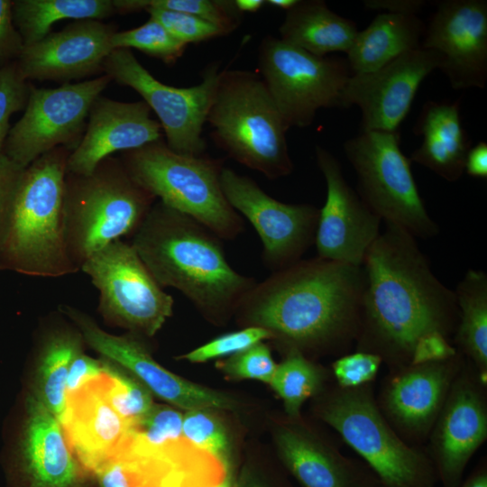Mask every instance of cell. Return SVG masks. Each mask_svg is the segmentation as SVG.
<instances>
[{"label":"cell","mask_w":487,"mask_h":487,"mask_svg":"<svg viewBox=\"0 0 487 487\" xmlns=\"http://www.w3.org/2000/svg\"><path fill=\"white\" fill-rule=\"evenodd\" d=\"M362 266L365 284L356 351L378 355L391 371L409 365L425 336L454 335L455 291L435 275L415 237L386 224Z\"/></svg>","instance_id":"obj_1"},{"label":"cell","mask_w":487,"mask_h":487,"mask_svg":"<svg viewBox=\"0 0 487 487\" xmlns=\"http://www.w3.org/2000/svg\"><path fill=\"white\" fill-rule=\"evenodd\" d=\"M364 284L363 266L300 259L255 283L238 308L248 326L265 328L288 350L344 354L358 335Z\"/></svg>","instance_id":"obj_2"},{"label":"cell","mask_w":487,"mask_h":487,"mask_svg":"<svg viewBox=\"0 0 487 487\" xmlns=\"http://www.w3.org/2000/svg\"><path fill=\"white\" fill-rule=\"evenodd\" d=\"M221 240L157 200L130 243L162 288L176 289L208 318L220 320L256 283L231 267Z\"/></svg>","instance_id":"obj_3"},{"label":"cell","mask_w":487,"mask_h":487,"mask_svg":"<svg viewBox=\"0 0 487 487\" xmlns=\"http://www.w3.org/2000/svg\"><path fill=\"white\" fill-rule=\"evenodd\" d=\"M69 153L67 148L57 147L24 169L0 271L44 278L79 271L69 255L64 231L63 195Z\"/></svg>","instance_id":"obj_4"},{"label":"cell","mask_w":487,"mask_h":487,"mask_svg":"<svg viewBox=\"0 0 487 487\" xmlns=\"http://www.w3.org/2000/svg\"><path fill=\"white\" fill-rule=\"evenodd\" d=\"M155 201L117 157L105 158L87 175L67 173L63 219L72 262L80 269L102 248L123 237H132Z\"/></svg>","instance_id":"obj_5"},{"label":"cell","mask_w":487,"mask_h":487,"mask_svg":"<svg viewBox=\"0 0 487 487\" xmlns=\"http://www.w3.org/2000/svg\"><path fill=\"white\" fill-rule=\"evenodd\" d=\"M207 122L218 145L240 164L270 179L293 171L288 129L259 75L220 71Z\"/></svg>","instance_id":"obj_6"},{"label":"cell","mask_w":487,"mask_h":487,"mask_svg":"<svg viewBox=\"0 0 487 487\" xmlns=\"http://www.w3.org/2000/svg\"><path fill=\"white\" fill-rule=\"evenodd\" d=\"M120 159L134 181L156 199L220 239L232 240L243 232V218L221 188L220 160L177 153L162 139L124 152Z\"/></svg>","instance_id":"obj_7"},{"label":"cell","mask_w":487,"mask_h":487,"mask_svg":"<svg viewBox=\"0 0 487 487\" xmlns=\"http://www.w3.org/2000/svg\"><path fill=\"white\" fill-rule=\"evenodd\" d=\"M317 417L334 428L386 487H436L437 476L426 450L403 440L381 413L373 383L335 386L322 397Z\"/></svg>","instance_id":"obj_8"},{"label":"cell","mask_w":487,"mask_h":487,"mask_svg":"<svg viewBox=\"0 0 487 487\" xmlns=\"http://www.w3.org/2000/svg\"><path fill=\"white\" fill-rule=\"evenodd\" d=\"M357 176V193L385 224L413 237L427 239L439 232L429 216L400 147L399 133L361 131L344 143Z\"/></svg>","instance_id":"obj_9"},{"label":"cell","mask_w":487,"mask_h":487,"mask_svg":"<svg viewBox=\"0 0 487 487\" xmlns=\"http://www.w3.org/2000/svg\"><path fill=\"white\" fill-rule=\"evenodd\" d=\"M258 68L288 130L310 125L321 108L341 107L352 75L347 60L317 56L270 35L260 44Z\"/></svg>","instance_id":"obj_10"},{"label":"cell","mask_w":487,"mask_h":487,"mask_svg":"<svg viewBox=\"0 0 487 487\" xmlns=\"http://www.w3.org/2000/svg\"><path fill=\"white\" fill-rule=\"evenodd\" d=\"M79 271L98 290V311L110 325L151 337L173 314L172 296L156 281L131 243H111L87 259Z\"/></svg>","instance_id":"obj_11"},{"label":"cell","mask_w":487,"mask_h":487,"mask_svg":"<svg viewBox=\"0 0 487 487\" xmlns=\"http://www.w3.org/2000/svg\"><path fill=\"white\" fill-rule=\"evenodd\" d=\"M103 72L142 97L156 114L170 150L183 155H203V126L218 81V64L213 63L205 69L199 84L174 87L156 79L131 50L115 49L104 61Z\"/></svg>","instance_id":"obj_12"},{"label":"cell","mask_w":487,"mask_h":487,"mask_svg":"<svg viewBox=\"0 0 487 487\" xmlns=\"http://www.w3.org/2000/svg\"><path fill=\"white\" fill-rule=\"evenodd\" d=\"M111 81L104 74L54 88L36 87L31 84L23 115L11 127L4 154L26 168L57 147L72 152L85 133L93 103Z\"/></svg>","instance_id":"obj_13"},{"label":"cell","mask_w":487,"mask_h":487,"mask_svg":"<svg viewBox=\"0 0 487 487\" xmlns=\"http://www.w3.org/2000/svg\"><path fill=\"white\" fill-rule=\"evenodd\" d=\"M220 182L228 203L260 236L264 265L272 272L299 261L314 244L319 214L314 205L280 202L229 168H223Z\"/></svg>","instance_id":"obj_14"},{"label":"cell","mask_w":487,"mask_h":487,"mask_svg":"<svg viewBox=\"0 0 487 487\" xmlns=\"http://www.w3.org/2000/svg\"><path fill=\"white\" fill-rule=\"evenodd\" d=\"M487 439V380L465 362L429 433L426 452L442 487H456Z\"/></svg>","instance_id":"obj_15"},{"label":"cell","mask_w":487,"mask_h":487,"mask_svg":"<svg viewBox=\"0 0 487 487\" xmlns=\"http://www.w3.org/2000/svg\"><path fill=\"white\" fill-rule=\"evenodd\" d=\"M440 67L439 55L420 47L374 71L352 74L342 94L341 107H359L361 131L398 133L422 81Z\"/></svg>","instance_id":"obj_16"},{"label":"cell","mask_w":487,"mask_h":487,"mask_svg":"<svg viewBox=\"0 0 487 487\" xmlns=\"http://www.w3.org/2000/svg\"><path fill=\"white\" fill-rule=\"evenodd\" d=\"M317 164L326 184L319 209L314 244L318 258L362 266L380 234L381 217L345 180L340 162L326 149L315 148Z\"/></svg>","instance_id":"obj_17"},{"label":"cell","mask_w":487,"mask_h":487,"mask_svg":"<svg viewBox=\"0 0 487 487\" xmlns=\"http://www.w3.org/2000/svg\"><path fill=\"white\" fill-rule=\"evenodd\" d=\"M464 362L458 352L448 360L390 371L376 401L387 421L407 443L416 446L427 440Z\"/></svg>","instance_id":"obj_18"},{"label":"cell","mask_w":487,"mask_h":487,"mask_svg":"<svg viewBox=\"0 0 487 487\" xmlns=\"http://www.w3.org/2000/svg\"><path fill=\"white\" fill-rule=\"evenodd\" d=\"M60 310L70 318L92 349L133 374L166 402L187 411L233 408L234 402L226 396L184 380L157 363L136 334L112 335L76 308L62 305Z\"/></svg>","instance_id":"obj_19"},{"label":"cell","mask_w":487,"mask_h":487,"mask_svg":"<svg viewBox=\"0 0 487 487\" xmlns=\"http://www.w3.org/2000/svg\"><path fill=\"white\" fill-rule=\"evenodd\" d=\"M421 47L439 55L440 70L454 89L483 88L487 81V1H438Z\"/></svg>","instance_id":"obj_20"},{"label":"cell","mask_w":487,"mask_h":487,"mask_svg":"<svg viewBox=\"0 0 487 487\" xmlns=\"http://www.w3.org/2000/svg\"><path fill=\"white\" fill-rule=\"evenodd\" d=\"M114 28L99 20L76 21L42 40L23 46L16 60L27 80L70 83L103 72V64L114 50Z\"/></svg>","instance_id":"obj_21"},{"label":"cell","mask_w":487,"mask_h":487,"mask_svg":"<svg viewBox=\"0 0 487 487\" xmlns=\"http://www.w3.org/2000/svg\"><path fill=\"white\" fill-rule=\"evenodd\" d=\"M96 378L66 394L60 419L73 455L94 476L127 449L133 429L107 402Z\"/></svg>","instance_id":"obj_22"},{"label":"cell","mask_w":487,"mask_h":487,"mask_svg":"<svg viewBox=\"0 0 487 487\" xmlns=\"http://www.w3.org/2000/svg\"><path fill=\"white\" fill-rule=\"evenodd\" d=\"M141 100L121 102L99 96L93 103L82 139L70 152L67 173H91L105 158L161 139V126Z\"/></svg>","instance_id":"obj_23"},{"label":"cell","mask_w":487,"mask_h":487,"mask_svg":"<svg viewBox=\"0 0 487 487\" xmlns=\"http://www.w3.org/2000/svg\"><path fill=\"white\" fill-rule=\"evenodd\" d=\"M15 473L23 487H84L87 473L73 455L59 419L34 396L18 445Z\"/></svg>","instance_id":"obj_24"},{"label":"cell","mask_w":487,"mask_h":487,"mask_svg":"<svg viewBox=\"0 0 487 487\" xmlns=\"http://www.w3.org/2000/svg\"><path fill=\"white\" fill-rule=\"evenodd\" d=\"M280 457L302 487H377V476L363 463L344 455L308 428L280 427L275 436Z\"/></svg>","instance_id":"obj_25"},{"label":"cell","mask_w":487,"mask_h":487,"mask_svg":"<svg viewBox=\"0 0 487 487\" xmlns=\"http://www.w3.org/2000/svg\"><path fill=\"white\" fill-rule=\"evenodd\" d=\"M422 142L410 155L416 162L446 181L458 180L471 141L460 118L459 103L428 101L424 104L415 125Z\"/></svg>","instance_id":"obj_26"},{"label":"cell","mask_w":487,"mask_h":487,"mask_svg":"<svg viewBox=\"0 0 487 487\" xmlns=\"http://www.w3.org/2000/svg\"><path fill=\"white\" fill-rule=\"evenodd\" d=\"M426 26L412 14H378L357 32L347 54L353 74L374 71L401 54L421 47Z\"/></svg>","instance_id":"obj_27"},{"label":"cell","mask_w":487,"mask_h":487,"mask_svg":"<svg viewBox=\"0 0 487 487\" xmlns=\"http://www.w3.org/2000/svg\"><path fill=\"white\" fill-rule=\"evenodd\" d=\"M280 39L317 56L347 53L358 32L356 24L322 0H299L279 28Z\"/></svg>","instance_id":"obj_28"},{"label":"cell","mask_w":487,"mask_h":487,"mask_svg":"<svg viewBox=\"0 0 487 487\" xmlns=\"http://www.w3.org/2000/svg\"><path fill=\"white\" fill-rule=\"evenodd\" d=\"M454 291L458 308L454 346L487 380V274L469 269Z\"/></svg>","instance_id":"obj_29"},{"label":"cell","mask_w":487,"mask_h":487,"mask_svg":"<svg viewBox=\"0 0 487 487\" xmlns=\"http://www.w3.org/2000/svg\"><path fill=\"white\" fill-rule=\"evenodd\" d=\"M113 0H15L13 19L23 46L33 44L51 33L61 20H99L113 15Z\"/></svg>","instance_id":"obj_30"},{"label":"cell","mask_w":487,"mask_h":487,"mask_svg":"<svg viewBox=\"0 0 487 487\" xmlns=\"http://www.w3.org/2000/svg\"><path fill=\"white\" fill-rule=\"evenodd\" d=\"M80 332L54 330L41 350L34 396L59 419L66 406V385L69 369L80 352Z\"/></svg>","instance_id":"obj_31"},{"label":"cell","mask_w":487,"mask_h":487,"mask_svg":"<svg viewBox=\"0 0 487 487\" xmlns=\"http://www.w3.org/2000/svg\"><path fill=\"white\" fill-rule=\"evenodd\" d=\"M325 378L318 365L300 352L290 349L277 364L269 384L282 400L287 415L297 418L305 401L321 391Z\"/></svg>","instance_id":"obj_32"},{"label":"cell","mask_w":487,"mask_h":487,"mask_svg":"<svg viewBox=\"0 0 487 487\" xmlns=\"http://www.w3.org/2000/svg\"><path fill=\"white\" fill-rule=\"evenodd\" d=\"M105 361L104 372L96 378L99 389L110 406L133 427L152 408V392L124 368Z\"/></svg>","instance_id":"obj_33"},{"label":"cell","mask_w":487,"mask_h":487,"mask_svg":"<svg viewBox=\"0 0 487 487\" xmlns=\"http://www.w3.org/2000/svg\"><path fill=\"white\" fill-rule=\"evenodd\" d=\"M113 4L119 14L161 9L193 14L216 24L228 34L239 26L242 17L232 0H113Z\"/></svg>","instance_id":"obj_34"},{"label":"cell","mask_w":487,"mask_h":487,"mask_svg":"<svg viewBox=\"0 0 487 487\" xmlns=\"http://www.w3.org/2000/svg\"><path fill=\"white\" fill-rule=\"evenodd\" d=\"M111 42L114 50L136 49L166 64L175 63L188 46L175 39L160 23L151 17L136 28L115 32Z\"/></svg>","instance_id":"obj_35"},{"label":"cell","mask_w":487,"mask_h":487,"mask_svg":"<svg viewBox=\"0 0 487 487\" xmlns=\"http://www.w3.org/2000/svg\"><path fill=\"white\" fill-rule=\"evenodd\" d=\"M210 409L188 410L182 418V434L193 446L213 455L225 464L228 437L223 425Z\"/></svg>","instance_id":"obj_36"},{"label":"cell","mask_w":487,"mask_h":487,"mask_svg":"<svg viewBox=\"0 0 487 487\" xmlns=\"http://www.w3.org/2000/svg\"><path fill=\"white\" fill-rule=\"evenodd\" d=\"M270 338L271 335L265 328L246 326L242 330L219 335L179 358L190 363H204L212 359L232 356Z\"/></svg>","instance_id":"obj_37"},{"label":"cell","mask_w":487,"mask_h":487,"mask_svg":"<svg viewBox=\"0 0 487 487\" xmlns=\"http://www.w3.org/2000/svg\"><path fill=\"white\" fill-rule=\"evenodd\" d=\"M146 12L175 39L186 45L228 34L216 24L193 14L161 9H148Z\"/></svg>","instance_id":"obj_38"},{"label":"cell","mask_w":487,"mask_h":487,"mask_svg":"<svg viewBox=\"0 0 487 487\" xmlns=\"http://www.w3.org/2000/svg\"><path fill=\"white\" fill-rule=\"evenodd\" d=\"M31 83L20 73L16 61L0 68V155L8 136L11 116L24 110Z\"/></svg>","instance_id":"obj_39"},{"label":"cell","mask_w":487,"mask_h":487,"mask_svg":"<svg viewBox=\"0 0 487 487\" xmlns=\"http://www.w3.org/2000/svg\"><path fill=\"white\" fill-rule=\"evenodd\" d=\"M223 371L234 379H253L270 383L277 364L270 348L258 343L223 362Z\"/></svg>","instance_id":"obj_40"},{"label":"cell","mask_w":487,"mask_h":487,"mask_svg":"<svg viewBox=\"0 0 487 487\" xmlns=\"http://www.w3.org/2000/svg\"><path fill=\"white\" fill-rule=\"evenodd\" d=\"M381 364L378 355L355 350L340 355L331 367L337 386L354 389L373 383Z\"/></svg>","instance_id":"obj_41"},{"label":"cell","mask_w":487,"mask_h":487,"mask_svg":"<svg viewBox=\"0 0 487 487\" xmlns=\"http://www.w3.org/2000/svg\"><path fill=\"white\" fill-rule=\"evenodd\" d=\"M25 168L0 155V258L10 224L13 204Z\"/></svg>","instance_id":"obj_42"},{"label":"cell","mask_w":487,"mask_h":487,"mask_svg":"<svg viewBox=\"0 0 487 487\" xmlns=\"http://www.w3.org/2000/svg\"><path fill=\"white\" fill-rule=\"evenodd\" d=\"M23 49L13 19V1L0 0V68L18 60Z\"/></svg>","instance_id":"obj_43"},{"label":"cell","mask_w":487,"mask_h":487,"mask_svg":"<svg viewBox=\"0 0 487 487\" xmlns=\"http://www.w3.org/2000/svg\"><path fill=\"white\" fill-rule=\"evenodd\" d=\"M457 353L447 337L435 333L425 336L418 343L410 364L441 362L454 357Z\"/></svg>","instance_id":"obj_44"},{"label":"cell","mask_w":487,"mask_h":487,"mask_svg":"<svg viewBox=\"0 0 487 487\" xmlns=\"http://www.w3.org/2000/svg\"><path fill=\"white\" fill-rule=\"evenodd\" d=\"M105 358L95 359L82 352L78 353L72 360L66 385V394L75 391L85 382L99 376L105 370Z\"/></svg>","instance_id":"obj_45"},{"label":"cell","mask_w":487,"mask_h":487,"mask_svg":"<svg viewBox=\"0 0 487 487\" xmlns=\"http://www.w3.org/2000/svg\"><path fill=\"white\" fill-rule=\"evenodd\" d=\"M363 5L367 9L382 11L397 14H412L422 9L426 5L423 0H366Z\"/></svg>","instance_id":"obj_46"},{"label":"cell","mask_w":487,"mask_h":487,"mask_svg":"<svg viewBox=\"0 0 487 487\" xmlns=\"http://www.w3.org/2000/svg\"><path fill=\"white\" fill-rule=\"evenodd\" d=\"M464 172L471 177L487 179V143L480 142L471 147L464 162Z\"/></svg>","instance_id":"obj_47"},{"label":"cell","mask_w":487,"mask_h":487,"mask_svg":"<svg viewBox=\"0 0 487 487\" xmlns=\"http://www.w3.org/2000/svg\"><path fill=\"white\" fill-rule=\"evenodd\" d=\"M456 487H487L486 458H482Z\"/></svg>","instance_id":"obj_48"},{"label":"cell","mask_w":487,"mask_h":487,"mask_svg":"<svg viewBox=\"0 0 487 487\" xmlns=\"http://www.w3.org/2000/svg\"><path fill=\"white\" fill-rule=\"evenodd\" d=\"M234 5L243 14L244 13H255L264 5V0H234Z\"/></svg>","instance_id":"obj_49"},{"label":"cell","mask_w":487,"mask_h":487,"mask_svg":"<svg viewBox=\"0 0 487 487\" xmlns=\"http://www.w3.org/2000/svg\"><path fill=\"white\" fill-rule=\"evenodd\" d=\"M298 1L299 0H267L265 1V5L288 11L291 9Z\"/></svg>","instance_id":"obj_50"},{"label":"cell","mask_w":487,"mask_h":487,"mask_svg":"<svg viewBox=\"0 0 487 487\" xmlns=\"http://www.w3.org/2000/svg\"><path fill=\"white\" fill-rule=\"evenodd\" d=\"M215 487H236L231 476L226 475L217 485Z\"/></svg>","instance_id":"obj_51"},{"label":"cell","mask_w":487,"mask_h":487,"mask_svg":"<svg viewBox=\"0 0 487 487\" xmlns=\"http://www.w3.org/2000/svg\"><path fill=\"white\" fill-rule=\"evenodd\" d=\"M244 487H263V486H262L261 484H258L256 482H250L247 485H245Z\"/></svg>","instance_id":"obj_52"},{"label":"cell","mask_w":487,"mask_h":487,"mask_svg":"<svg viewBox=\"0 0 487 487\" xmlns=\"http://www.w3.org/2000/svg\"><path fill=\"white\" fill-rule=\"evenodd\" d=\"M377 487H386L384 485H382L381 483L380 485H378Z\"/></svg>","instance_id":"obj_53"}]
</instances>
